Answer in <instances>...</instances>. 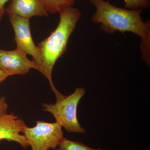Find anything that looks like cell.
Instances as JSON below:
<instances>
[{"label":"cell","mask_w":150,"mask_h":150,"mask_svg":"<svg viewBox=\"0 0 150 150\" xmlns=\"http://www.w3.org/2000/svg\"><path fill=\"white\" fill-rule=\"evenodd\" d=\"M96 8L92 17V22L100 25L102 31L113 34L117 31L121 33L129 32L141 38L142 59L149 64L150 60V21L142 19L143 9H127L117 7L104 0H89Z\"/></svg>","instance_id":"cell-1"},{"label":"cell","mask_w":150,"mask_h":150,"mask_svg":"<svg viewBox=\"0 0 150 150\" xmlns=\"http://www.w3.org/2000/svg\"><path fill=\"white\" fill-rule=\"evenodd\" d=\"M58 13L60 21L58 26L37 46L38 59L35 69L48 80L51 90L56 95V100L62 98L64 95L57 90L53 83L52 71L57 60L67 50L70 36L81 17L79 10L68 5L61 6Z\"/></svg>","instance_id":"cell-2"},{"label":"cell","mask_w":150,"mask_h":150,"mask_svg":"<svg viewBox=\"0 0 150 150\" xmlns=\"http://www.w3.org/2000/svg\"><path fill=\"white\" fill-rule=\"evenodd\" d=\"M85 93L83 88H77L71 94L64 96L54 104L43 103V110L51 113L56 122L60 123L67 132L85 134V129L81 126L77 118L78 104Z\"/></svg>","instance_id":"cell-3"},{"label":"cell","mask_w":150,"mask_h":150,"mask_svg":"<svg viewBox=\"0 0 150 150\" xmlns=\"http://www.w3.org/2000/svg\"><path fill=\"white\" fill-rule=\"evenodd\" d=\"M62 127L58 122L37 121L32 128L27 126L22 134L28 142L31 150H49L59 146L64 138Z\"/></svg>","instance_id":"cell-4"},{"label":"cell","mask_w":150,"mask_h":150,"mask_svg":"<svg viewBox=\"0 0 150 150\" xmlns=\"http://www.w3.org/2000/svg\"><path fill=\"white\" fill-rule=\"evenodd\" d=\"M11 24L14 32V40L16 48L32 56V60L36 64L38 59L37 46L35 45L30 29L29 19L15 15H9Z\"/></svg>","instance_id":"cell-5"},{"label":"cell","mask_w":150,"mask_h":150,"mask_svg":"<svg viewBox=\"0 0 150 150\" xmlns=\"http://www.w3.org/2000/svg\"><path fill=\"white\" fill-rule=\"evenodd\" d=\"M27 54L16 48L12 51L0 49V69L8 77L25 75L31 69H35V63L29 60Z\"/></svg>","instance_id":"cell-6"},{"label":"cell","mask_w":150,"mask_h":150,"mask_svg":"<svg viewBox=\"0 0 150 150\" xmlns=\"http://www.w3.org/2000/svg\"><path fill=\"white\" fill-rule=\"evenodd\" d=\"M24 121L13 112L0 115V143L3 140L18 143L25 149L29 144L22 133L26 126Z\"/></svg>","instance_id":"cell-7"},{"label":"cell","mask_w":150,"mask_h":150,"mask_svg":"<svg viewBox=\"0 0 150 150\" xmlns=\"http://www.w3.org/2000/svg\"><path fill=\"white\" fill-rule=\"evenodd\" d=\"M5 11L8 16H17L29 19L32 17L48 16L43 0H11Z\"/></svg>","instance_id":"cell-8"},{"label":"cell","mask_w":150,"mask_h":150,"mask_svg":"<svg viewBox=\"0 0 150 150\" xmlns=\"http://www.w3.org/2000/svg\"><path fill=\"white\" fill-rule=\"evenodd\" d=\"M59 148L62 150H107L100 149H93L80 142H74L65 137L59 144Z\"/></svg>","instance_id":"cell-9"},{"label":"cell","mask_w":150,"mask_h":150,"mask_svg":"<svg viewBox=\"0 0 150 150\" xmlns=\"http://www.w3.org/2000/svg\"><path fill=\"white\" fill-rule=\"evenodd\" d=\"M48 13L55 14L58 13L59 7L64 5L73 6L74 0H43Z\"/></svg>","instance_id":"cell-10"},{"label":"cell","mask_w":150,"mask_h":150,"mask_svg":"<svg viewBox=\"0 0 150 150\" xmlns=\"http://www.w3.org/2000/svg\"><path fill=\"white\" fill-rule=\"evenodd\" d=\"M124 7L127 9L136 10L148 9L150 7V0H123Z\"/></svg>","instance_id":"cell-11"},{"label":"cell","mask_w":150,"mask_h":150,"mask_svg":"<svg viewBox=\"0 0 150 150\" xmlns=\"http://www.w3.org/2000/svg\"><path fill=\"white\" fill-rule=\"evenodd\" d=\"M8 105L6 102L5 98L0 97V115L8 113Z\"/></svg>","instance_id":"cell-12"},{"label":"cell","mask_w":150,"mask_h":150,"mask_svg":"<svg viewBox=\"0 0 150 150\" xmlns=\"http://www.w3.org/2000/svg\"><path fill=\"white\" fill-rule=\"evenodd\" d=\"M9 0H0V21H1L6 12L5 6Z\"/></svg>","instance_id":"cell-13"},{"label":"cell","mask_w":150,"mask_h":150,"mask_svg":"<svg viewBox=\"0 0 150 150\" xmlns=\"http://www.w3.org/2000/svg\"><path fill=\"white\" fill-rule=\"evenodd\" d=\"M8 77V76L0 69V83H1L4 81Z\"/></svg>","instance_id":"cell-14"},{"label":"cell","mask_w":150,"mask_h":150,"mask_svg":"<svg viewBox=\"0 0 150 150\" xmlns=\"http://www.w3.org/2000/svg\"><path fill=\"white\" fill-rule=\"evenodd\" d=\"M62 150V149H60V148H58V149H54V150Z\"/></svg>","instance_id":"cell-15"},{"label":"cell","mask_w":150,"mask_h":150,"mask_svg":"<svg viewBox=\"0 0 150 150\" xmlns=\"http://www.w3.org/2000/svg\"><path fill=\"white\" fill-rule=\"evenodd\" d=\"M74 1H75V0H74Z\"/></svg>","instance_id":"cell-16"}]
</instances>
